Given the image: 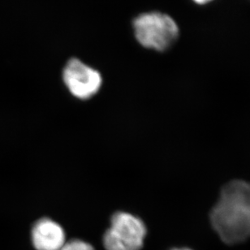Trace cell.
Segmentation results:
<instances>
[{
	"label": "cell",
	"mask_w": 250,
	"mask_h": 250,
	"mask_svg": "<svg viewBox=\"0 0 250 250\" xmlns=\"http://www.w3.org/2000/svg\"><path fill=\"white\" fill-rule=\"evenodd\" d=\"M209 219L224 243L236 245L250 238V183L234 180L222 188Z\"/></svg>",
	"instance_id": "6da1fadb"
},
{
	"label": "cell",
	"mask_w": 250,
	"mask_h": 250,
	"mask_svg": "<svg viewBox=\"0 0 250 250\" xmlns=\"http://www.w3.org/2000/svg\"><path fill=\"white\" fill-rule=\"evenodd\" d=\"M136 39L142 46L164 51L172 46L179 36V28L168 15L153 12L140 15L133 21Z\"/></svg>",
	"instance_id": "7a4b0ae2"
},
{
	"label": "cell",
	"mask_w": 250,
	"mask_h": 250,
	"mask_svg": "<svg viewBox=\"0 0 250 250\" xmlns=\"http://www.w3.org/2000/svg\"><path fill=\"white\" fill-rule=\"evenodd\" d=\"M146 228L142 220L126 212H117L104 236L106 250H140L144 244Z\"/></svg>",
	"instance_id": "3957f363"
},
{
	"label": "cell",
	"mask_w": 250,
	"mask_h": 250,
	"mask_svg": "<svg viewBox=\"0 0 250 250\" xmlns=\"http://www.w3.org/2000/svg\"><path fill=\"white\" fill-rule=\"evenodd\" d=\"M62 80L77 99H89L99 92L103 83L100 73L78 59H71L62 72Z\"/></svg>",
	"instance_id": "277c9868"
},
{
	"label": "cell",
	"mask_w": 250,
	"mask_h": 250,
	"mask_svg": "<svg viewBox=\"0 0 250 250\" xmlns=\"http://www.w3.org/2000/svg\"><path fill=\"white\" fill-rule=\"evenodd\" d=\"M62 227L50 219H39L32 229V241L37 250H61L64 246Z\"/></svg>",
	"instance_id": "5b68a950"
},
{
	"label": "cell",
	"mask_w": 250,
	"mask_h": 250,
	"mask_svg": "<svg viewBox=\"0 0 250 250\" xmlns=\"http://www.w3.org/2000/svg\"><path fill=\"white\" fill-rule=\"evenodd\" d=\"M61 250H94V249L91 245L84 241L81 240H72L66 242Z\"/></svg>",
	"instance_id": "8992f818"
},
{
	"label": "cell",
	"mask_w": 250,
	"mask_h": 250,
	"mask_svg": "<svg viewBox=\"0 0 250 250\" xmlns=\"http://www.w3.org/2000/svg\"><path fill=\"white\" fill-rule=\"evenodd\" d=\"M193 1L198 3V4H206V3L210 2L212 0H193Z\"/></svg>",
	"instance_id": "52a82bcc"
},
{
	"label": "cell",
	"mask_w": 250,
	"mask_h": 250,
	"mask_svg": "<svg viewBox=\"0 0 250 250\" xmlns=\"http://www.w3.org/2000/svg\"><path fill=\"white\" fill-rule=\"evenodd\" d=\"M172 250H190V249H174Z\"/></svg>",
	"instance_id": "ba28073f"
}]
</instances>
